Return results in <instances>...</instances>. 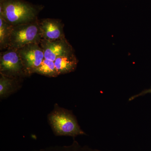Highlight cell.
I'll use <instances>...</instances> for the list:
<instances>
[{"instance_id":"cell-11","label":"cell","mask_w":151,"mask_h":151,"mask_svg":"<svg viewBox=\"0 0 151 151\" xmlns=\"http://www.w3.org/2000/svg\"><path fill=\"white\" fill-rule=\"evenodd\" d=\"M14 78L1 74L0 95L1 97H4L11 92L13 86Z\"/></svg>"},{"instance_id":"cell-5","label":"cell","mask_w":151,"mask_h":151,"mask_svg":"<svg viewBox=\"0 0 151 151\" xmlns=\"http://www.w3.org/2000/svg\"><path fill=\"white\" fill-rule=\"evenodd\" d=\"M39 45L30 44L18 50L25 74L35 73L45 59L43 50Z\"/></svg>"},{"instance_id":"cell-6","label":"cell","mask_w":151,"mask_h":151,"mask_svg":"<svg viewBox=\"0 0 151 151\" xmlns=\"http://www.w3.org/2000/svg\"><path fill=\"white\" fill-rule=\"evenodd\" d=\"M40 45L43 50L45 58L52 61L58 57L73 52V47L65 38L55 41L42 39Z\"/></svg>"},{"instance_id":"cell-7","label":"cell","mask_w":151,"mask_h":151,"mask_svg":"<svg viewBox=\"0 0 151 151\" xmlns=\"http://www.w3.org/2000/svg\"><path fill=\"white\" fill-rule=\"evenodd\" d=\"M41 34L42 39L55 41L65 38L64 25L59 19H44L39 21Z\"/></svg>"},{"instance_id":"cell-4","label":"cell","mask_w":151,"mask_h":151,"mask_svg":"<svg viewBox=\"0 0 151 151\" xmlns=\"http://www.w3.org/2000/svg\"><path fill=\"white\" fill-rule=\"evenodd\" d=\"M6 50L0 55L1 75L15 78L25 74L18 50L11 48Z\"/></svg>"},{"instance_id":"cell-1","label":"cell","mask_w":151,"mask_h":151,"mask_svg":"<svg viewBox=\"0 0 151 151\" xmlns=\"http://www.w3.org/2000/svg\"><path fill=\"white\" fill-rule=\"evenodd\" d=\"M43 8L24 0H0V17L12 26L35 20Z\"/></svg>"},{"instance_id":"cell-9","label":"cell","mask_w":151,"mask_h":151,"mask_svg":"<svg viewBox=\"0 0 151 151\" xmlns=\"http://www.w3.org/2000/svg\"><path fill=\"white\" fill-rule=\"evenodd\" d=\"M13 26L0 17V49H7L9 46Z\"/></svg>"},{"instance_id":"cell-10","label":"cell","mask_w":151,"mask_h":151,"mask_svg":"<svg viewBox=\"0 0 151 151\" xmlns=\"http://www.w3.org/2000/svg\"><path fill=\"white\" fill-rule=\"evenodd\" d=\"M35 73L51 77H55L59 75L55 65L54 61L45 58L40 66L35 70Z\"/></svg>"},{"instance_id":"cell-8","label":"cell","mask_w":151,"mask_h":151,"mask_svg":"<svg viewBox=\"0 0 151 151\" xmlns=\"http://www.w3.org/2000/svg\"><path fill=\"white\" fill-rule=\"evenodd\" d=\"M58 72L60 74L74 71L77 66L78 60L73 52L58 57L54 61Z\"/></svg>"},{"instance_id":"cell-2","label":"cell","mask_w":151,"mask_h":151,"mask_svg":"<svg viewBox=\"0 0 151 151\" xmlns=\"http://www.w3.org/2000/svg\"><path fill=\"white\" fill-rule=\"evenodd\" d=\"M42 39L39 20L13 26L9 48L19 50L30 44H40Z\"/></svg>"},{"instance_id":"cell-3","label":"cell","mask_w":151,"mask_h":151,"mask_svg":"<svg viewBox=\"0 0 151 151\" xmlns=\"http://www.w3.org/2000/svg\"><path fill=\"white\" fill-rule=\"evenodd\" d=\"M49 121L55 133L59 136L75 137L85 134L75 117L68 112L56 110L50 115Z\"/></svg>"},{"instance_id":"cell-12","label":"cell","mask_w":151,"mask_h":151,"mask_svg":"<svg viewBox=\"0 0 151 151\" xmlns=\"http://www.w3.org/2000/svg\"><path fill=\"white\" fill-rule=\"evenodd\" d=\"M148 94H151V87L150 88V89L144 90V91H142V92L139 93V94H136V95H134V96H132V97H130L129 101H132V100L135 99V98H137V97H140V96H144V95Z\"/></svg>"}]
</instances>
